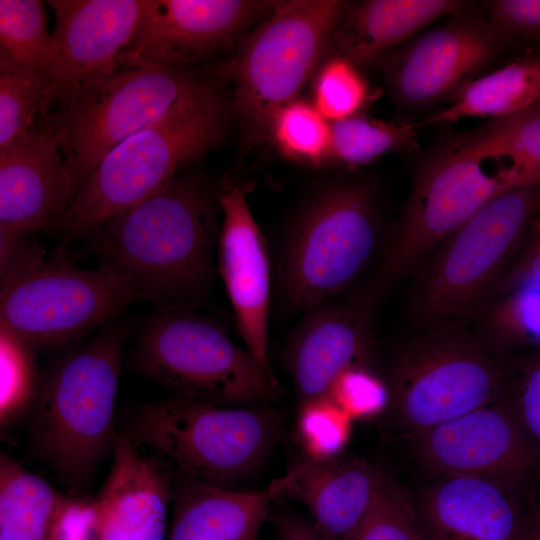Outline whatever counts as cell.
<instances>
[{"instance_id": "19", "label": "cell", "mask_w": 540, "mask_h": 540, "mask_svg": "<svg viewBox=\"0 0 540 540\" xmlns=\"http://www.w3.org/2000/svg\"><path fill=\"white\" fill-rule=\"evenodd\" d=\"M223 215L217 253L219 270L246 348L264 366L270 305V262L264 237L250 210L245 189L224 181L219 193Z\"/></svg>"}, {"instance_id": "9", "label": "cell", "mask_w": 540, "mask_h": 540, "mask_svg": "<svg viewBox=\"0 0 540 540\" xmlns=\"http://www.w3.org/2000/svg\"><path fill=\"white\" fill-rule=\"evenodd\" d=\"M346 8L336 0L277 2L241 44L225 70L235 112L252 135L268 132L275 113L296 99Z\"/></svg>"}, {"instance_id": "1", "label": "cell", "mask_w": 540, "mask_h": 540, "mask_svg": "<svg viewBox=\"0 0 540 540\" xmlns=\"http://www.w3.org/2000/svg\"><path fill=\"white\" fill-rule=\"evenodd\" d=\"M216 212L204 181L178 174L92 234L103 263L130 276L146 299L183 307L210 281Z\"/></svg>"}, {"instance_id": "34", "label": "cell", "mask_w": 540, "mask_h": 540, "mask_svg": "<svg viewBox=\"0 0 540 540\" xmlns=\"http://www.w3.org/2000/svg\"><path fill=\"white\" fill-rule=\"evenodd\" d=\"M352 540H424L413 498L384 470L368 515Z\"/></svg>"}, {"instance_id": "27", "label": "cell", "mask_w": 540, "mask_h": 540, "mask_svg": "<svg viewBox=\"0 0 540 540\" xmlns=\"http://www.w3.org/2000/svg\"><path fill=\"white\" fill-rule=\"evenodd\" d=\"M462 136L477 151L506 166L513 188L540 183V99Z\"/></svg>"}, {"instance_id": "21", "label": "cell", "mask_w": 540, "mask_h": 540, "mask_svg": "<svg viewBox=\"0 0 540 540\" xmlns=\"http://www.w3.org/2000/svg\"><path fill=\"white\" fill-rule=\"evenodd\" d=\"M367 347L362 307L328 300L305 311L284 350L299 402L327 396L339 375L362 365Z\"/></svg>"}, {"instance_id": "11", "label": "cell", "mask_w": 540, "mask_h": 540, "mask_svg": "<svg viewBox=\"0 0 540 540\" xmlns=\"http://www.w3.org/2000/svg\"><path fill=\"white\" fill-rule=\"evenodd\" d=\"M506 383L503 366L484 346L459 333L436 332L398 359L389 407L410 438L502 400Z\"/></svg>"}, {"instance_id": "41", "label": "cell", "mask_w": 540, "mask_h": 540, "mask_svg": "<svg viewBox=\"0 0 540 540\" xmlns=\"http://www.w3.org/2000/svg\"><path fill=\"white\" fill-rule=\"evenodd\" d=\"M497 285L500 292L508 294L524 286H540V232L533 230L530 243Z\"/></svg>"}, {"instance_id": "6", "label": "cell", "mask_w": 540, "mask_h": 540, "mask_svg": "<svg viewBox=\"0 0 540 540\" xmlns=\"http://www.w3.org/2000/svg\"><path fill=\"white\" fill-rule=\"evenodd\" d=\"M141 374L195 401L227 407H257L280 388L270 367L213 320L184 307L150 318L132 354Z\"/></svg>"}, {"instance_id": "26", "label": "cell", "mask_w": 540, "mask_h": 540, "mask_svg": "<svg viewBox=\"0 0 540 540\" xmlns=\"http://www.w3.org/2000/svg\"><path fill=\"white\" fill-rule=\"evenodd\" d=\"M61 496L46 480L2 453L0 540H49L52 515Z\"/></svg>"}, {"instance_id": "22", "label": "cell", "mask_w": 540, "mask_h": 540, "mask_svg": "<svg viewBox=\"0 0 540 540\" xmlns=\"http://www.w3.org/2000/svg\"><path fill=\"white\" fill-rule=\"evenodd\" d=\"M298 466L263 489L240 491L185 476L173 488V517L167 540H256L269 506L285 494Z\"/></svg>"}, {"instance_id": "17", "label": "cell", "mask_w": 540, "mask_h": 540, "mask_svg": "<svg viewBox=\"0 0 540 540\" xmlns=\"http://www.w3.org/2000/svg\"><path fill=\"white\" fill-rule=\"evenodd\" d=\"M269 3L147 0L130 43L118 56L188 70L230 44Z\"/></svg>"}, {"instance_id": "18", "label": "cell", "mask_w": 540, "mask_h": 540, "mask_svg": "<svg viewBox=\"0 0 540 540\" xmlns=\"http://www.w3.org/2000/svg\"><path fill=\"white\" fill-rule=\"evenodd\" d=\"M147 0H49L57 66L49 109L66 104L91 77L114 63L130 43Z\"/></svg>"}, {"instance_id": "43", "label": "cell", "mask_w": 540, "mask_h": 540, "mask_svg": "<svg viewBox=\"0 0 540 540\" xmlns=\"http://www.w3.org/2000/svg\"><path fill=\"white\" fill-rule=\"evenodd\" d=\"M528 540H540V508L533 514Z\"/></svg>"}, {"instance_id": "20", "label": "cell", "mask_w": 540, "mask_h": 540, "mask_svg": "<svg viewBox=\"0 0 540 540\" xmlns=\"http://www.w3.org/2000/svg\"><path fill=\"white\" fill-rule=\"evenodd\" d=\"M126 432L96 498L98 540H164L172 477Z\"/></svg>"}, {"instance_id": "35", "label": "cell", "mask_w": 540, "mask_h": 540, "mask_svg": "<svg viewBox=\"0 0 540 540\" xmlns=\"http://www.w3.org/2000/svg\"><path fill=\"white\" fill-rule=\"evenodd\" d=\"M352 419L328 396L300 403L297 432L310 460L341 455L351 433Z\"/></svg>"}, {"instance_id": "8", "label": "cell", "mask_w": 540, "mask_h": 540, "mask_svg": "<svg viewBox=\"0 0 540 540\" xmlns=\"http://www.w3.org/2000/svg\"><path fill=\"white\" fill-rule=\"evenodd\" d=\"M379 221L370 189L338 182L318 190L302 207L280 260V286L294 309H308L346 288L371 258Z\"/></svg>"}, {"instance_id": "3", "label": "cell", "mask_w": 540, "mask_h": 540, "mask_svg": "<svg viewBox=\"0 0 540 540\" xmlns=\"http://www.w3.org/2000/svg\"><path fill=\"white\" fill-rule=\"evenodd\" d=\"M126 337L124 326L104 328L59 360L37 393L31 423L34 448L72 495H83L99 463L113 455Z\"/></svg>"}, {"instance_id": "39", "label": "cell", "mask_w": 540, "mask_h": 540, "mask_svg": "<svg viewBox=\"0 0 540 540\" xmlns=\"http://www.w3.org/2000/svg\"><path fill=\"white\" fill-rule=\"evenodd\" d=\"M506 398L524 434L540 455V356L525 367L515 393Z\"/></svg>"}, {"instance_id": "40", "label": "cell", "mask_w": 540, "mask_h": 540, "mask_svg": "<svg viewBox=\"0 0 540 540\" xmlns=\"http://www.w3.org/2000/svg\"><path fill=\"white\" fill-rule=\"evenodd\" d=\"M501 316L510 334L540 343V286L529 285L510 292Z\"/></svg>"}, {"instance_id": "33", "label": "cell", "mask_w": 540, "mask_h": 540, "mask_svg": "<svg viewBox=\"0 0 540 540\" xmlns=\"http://www.w3.org/2000/svg\"><path fill=\"white\" fill-rule=\"evenodd\" d=\"M373 93L348 59L336 55L319 69L313 90V105L330 122L359 114Z\"/></svg>"}, {"instance_id": "25", "label": "cell", "mask_w": 540, "mask_h": 540, "mask_svg": "<svg viewBox=\"0 0 540 540\" xmlns=\"http://www.w3.org/2000/svg\"><path fill=\"white\" fill-rule=\"evenodd\" d=\"M540 99V56L520 58L464 85L452 103L414 128L469 117L501 118Z\"/></svg>"}, {"instance_id": "12", "label": "cell", "mask_w": 540, "mask_h": 540, "mask_svg": "<svg viewBox=\"0 0 540 540\" xmlns=\"http://www.w3.org/2000/svg\"><path fill=\"white\" fill-rule=\"evenodd\" d=\"M540 211V183L497 196L450 235L418 285L415 308L427 320L471 309L495 284Z\"/></svg>"}, {"instance_id": "28", "label": "cell", "mask_w": 540, "mask_h": 540, "mask_svg": "<svg viewBox=\"0 0 540 540\" xmlns=\"http://www.w3.org/2000/svg\"><path fill=\"white\" fill-rule=\"evenodd\" d=\"M0 56L52 83L57 53L42 1L0 0Z\"/></svg>"}, {"instance_id": "10", "label": "cell", "mask_w": 540, "mask_h": 540, "mask_svg": "<svg viewBox=\"0 0 540 540\" xmlns=\"http://www.w3.org/2000/svg\"><path fill=\"white\" fill-rule=\"evenodd\" d=\"M462 135L435 148L415 174L403 214L371 284L370 296L407 274L489 202L513 189L507 168Z\"/></svg>"}, {"instance_id": "16", "label": "cell", "mask_w": 540, "mask_h": 540, "mask_svg": "<svg viewBox=\"0 0 540 540\" xmlns=\"http://www.w3.org/2000/svg\"><path fill=\"white\" fill-rule=\"evenodd\" d=\"M424 540H528L530 494L488 477H438L413 499Z\"/></svg>"}, {"instance_id": "15", "label": "cell", "mask_w": 540, "mask_h": 540, "mask_svg": "<svg viewBox=\"0 0 540 540\" xmlns=\"http://www.w3.org/2000/svg\"><path fill=\"white\" fill-rule=\"evenodd\" d=\"M72 199L64 157L46 125L0 148V258L32 234L56 230Z\"/></svg>"}, {"instance_id": "14", "label": "cell", "mask_w": 540, "mask_h": 540, "mask_svg": "<svg viewBox=\"0 0 540 540\" xmlns=\"http://www.w3.org/2000/svg\"><path fill=\"white\" fill-rule=\"evenodd\" d=\"M502 40L488 18L463 10L387 55L386 81L401 107L432 105L469 83Z\"/></svg>"}, {"instance_id": "23", "label": "cell", "mask_w": 540, "mask_h": 540, "mask_svg": "<svg viewBox=\"0 0 540 540\" xmlns=\"http://www.w3.org/2000/svg\"><path fill=\"white\" fill-rule=\"evenodd\" d=\"M383 473L357 458L309 459L298 465L285 494L308 509L324 540H352L375 502Z\"/></svg>"}, {"instance_id": "42", "label": "cell", "mask_w": 540, "mask_h": 540, "mask_svg": "<svg viewBox=\"0 0 540 540\" xmlns=\"http://www.w3.org/2000/svg\"><path fill=\"white\" fill-rule=\"evenodd\" d=\"M278 540H324L311 521L283 512L274 517Z\"/></svg>"}, {"instance_id": "29", "label": "cell", "mask_w": 540, "mask_h": 540, "mask_svg": "<svg viewBox=\"0 0 540 540\" xmlns=\"http://www.w3.org/2000/svg\"><path fill=\"white\" fill-rule=\"evenodd\" d=\"M419 149L413 124H400L354 115L331 122L329 163L354 168L389 152Z\"/></svg>"}, {"instance_id": "4", "label": "cell", "mask_w": 540, "mask_h": 540, "mask_svg": "<svg viewBox=\"0 0 540 540\" xmlns=\"http://www.w3.org/2000/svg\"><path fill=\"white\" fill-rule=\"evenodd\" d=\"M0 264V325L34 350L71 343L146 299L120 270L104 263L88 270L60 259L45 260L30 239Z\"/></svg>"}, {"instance_id": "32", "label": "cell", "mask_w": 540, "mask_h": 540, "mask_svg": "<svg viewBox=\"0 0 540 540\" xmlns=\"http://www.w3.org/2000/svg\"><path fill=\"white\" fill-rule=\"evenodd\" d=\"M34 349L0 325V423L7 428L35 402Z\"/></svg>"}, {"instance_id": "36", "label": "cell", "mask_w": 540, "mask_h": 540, "mask_svg": "<svg viewBox=\"0 0 540 540\" xmlns=\"http://www.w3.org/2000/svg\"><path fill=\"white\" fill-rule=\"evenodd\" d=\"M327 396L351 419L374 417L390 404L389 387L363 365L339 375Z\"/></svg>"}, {"instance_id": "13", "label": "cell", "mask_w": 540, "mask_h": 540, "mask_svg": "<svg viewBox=\"0 0 540 540\" xmlns=\"http://www.w3.org/2000/svg\"><path fill=\"white\" fill-rule=\"evenodd\" d=\"M417 460L437 477L498 479L533 494L540 455L503 398L410 437Z\"/></svg>"}, {"instance_id": "5", "label": "cell", "mask_w": 540, "mask_h": 540, "mask_svg": "<svg viewBox=\"0 0 540 540\" xmlns=\"http://www.w3.org/2000/svg\"><path fill=\"white\" fill-rule=\"evenodd\" d=\"M198 78L189 70L118 56L66 104L41 117L64 157L73 199L107 154L169 110Z\"/></svg>"}, {"instance_id": "31", "label": "cell", "mask_w": 540, "mask_h": 540, "mask_svg": "<svg viewBox=\"0 0 540 540\" xmlns=\"http://www.w3.org/2000/svg\"><path fill=\"white\" fill-rule=\"evenodd\" d=\"M269 133L287 157L308 165L329 163L331 122L312 102L294 99L274 115Z\"/></svg>"}, {"instance_id": "38", "label": "cell", "mask_w": 540, "mask_h": 540, "mask_svg": "<svg viewBox=\"0 0 540 540\" xmlns=\"http://www.w3.org/2000/svg\"><path fill=\"white\" fill-rule=\"evenodd\" d=\"M488 19L504 39L540 40V0H495L486 3Z\"/></svg>"}, {"instance_id": "7", "label": "cell", "mask_w": 540, "mask_h": 540, "mask_svg": "<svg viewBox=\"0 0 540 540\" xmlns=\"http://www.w3.org/2000/svg\"><path fill=\"white\" fill-rule=\"evenodd\" d=\"M279 431L278 416L268 408L217 406L174 395L141 407L126 433L185 476L231 489L260 465Z\"/></svg>"}, {"instance_id": "44", "label": "cell", "mask_w": 540, "mask_h": 540, "mask_svg": "<svg viewBox=\"0 0 540 540\" xmlns=\"http://www.w3.org/2000/svg\"><path fill=\"white\" fill-rule=\"evenodd\" d=\"M533 230L537 231V232H540V220L535 222Z\"/></svg>"}, {"instance_id": "37", "label": "cell", "mask_w": 540, "mask_h": 540, "mask_svg": "<svg viewBox=\"0 0 540 540\" xmlns=\"http://www.w3.org/2000/svg\"><path fill=\"white\" fill-rule=\"evenodd\" d=\"M49 540H98L96 498L62 494L52 515Z\"/></svg>"}, {"instance_id": "2", "label": "cell", "mask_w": 540, "mask_h": 540, "mask_svg": "<svg viewBox=\"0 0 540 540\" xmlns=\"http://www.w3.org/2000/svg\"><path fill=\"white\" fill-rule=\"evenodd\" d=\"M226 112L218 84L199 76L169 110L105 156L56 230L66 240L92 234L155 193L219 144Z\"/></svg>"}, {"instance_id": "24", "label": "cell", "mask_w": 540, "mask_h": 540, "mask_svg": "<svg viewBox=\"0 0 540 540\" xmlns=\"http://www.w3.org/2000/svg\"><path fill=\"white\" fill-rule=\"evenodd\" d=\"M456 0H368L348 6L333 40L338 56L368 65L432 21L467 9ZM330 40V41H331Z\"/></svg>"}, {"instance_id": "30", "label": "cell", "mask_w": 540, "mask_h": 540, "mask_svg": "<svg viewBox=\"0 0 540 540\" xmlns=\"http://www.w3.org/2000/svg\"><path fill=\"white\" fill-rule=\"evenodd\" d=\"M51 83L0 56V148L27 132L49 109Z\"/></svg>"}]
</instances>
